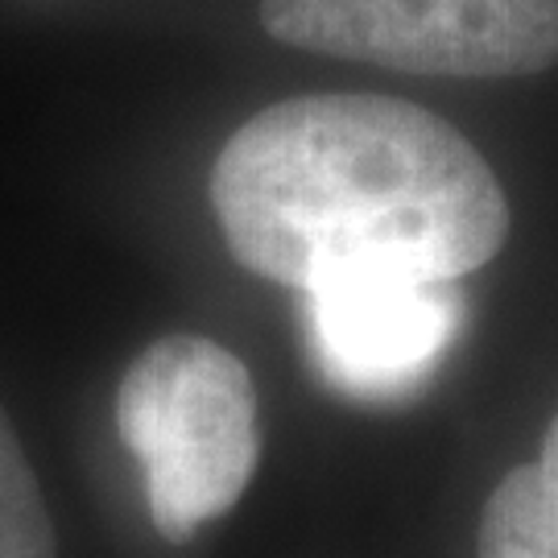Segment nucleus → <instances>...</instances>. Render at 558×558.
I'll return each mask as SVG.
<instances>
[{"mask_svg": "<svg viewBox=\"0 0 558 558\" xmlns=\"http://www.w3.org/2000/svg\"><path fill=\"white\" fill-rule=\"evenodd\" d=\"M207 195L228 253L299 294L343 278L459 281L509 240L505 186L476 145L373 92L260 108L220 149Z\"/></svg>", "mask_w": 558, "mask_h": 558, "instance_id": "nucleus-1", "label": "nucleus"}, {"mask_svg": "<svg viewBox=\"0 0 558 558\" xmlns=\"http://www.w3.org/2000/svg\"><path fill=\"white\" fill-rule=\"evenodd\" d=\"M269 38L327 59L439 80L558 66V0H260Z\"/></svg>", "mask_w": 558, "mask_h": 558, "instance_id": "nucleus-3", "label": "nucleus"}, {"mask_svg": "<svg viewBox=\"0 0 558 558\" xmlns=\"http://www.w3.org/2000/svg\"><path fill=\"white\" fill-rule=\"evenodd\" d=\"M117 430L145 468L158 534L186 542L223 518L257 472V385L216 339L161 336L120 377Z\"/></svg>", "mask_w": 558, "mask_h": 558, "instance_id": "nucleus-2", "label": "nucleus"}, {"mask_svg": "<svg viewBox=\"0 0 558 558\" xmlns=\"http://www.w3.org/2000/svg\"><path fill=\"white\" fill-rule=\"evenodd\" d=\"M476 558H558V414L542 456L505 472L484 500Z\"/></svg>", "mask_w": 558, "mask_h": 558, "instance_id": "nucleus-5", "label": "nucleus"}, {"mask_svg": "<svg viewBox=\"0 0 558 558\" xmlns=\"http://www.w3.org/2000/svg\"><path fill=\"white\" fill-rule=\"evenodd\" d=\"M323 377L348 398L414 393L459 331L456 281L343 278L302 294Z\"/></svg>", "mask_w": 558, "mask_h": 558, "instance_id": "nucleus-4", "label": "nucleus"}, {"mask_svg": "<svg viewBox=\"0 0 558 558\" xmlns=\"http://www.w3.org/2000/svg\"><path fill=\"white\" fill-rule=\"evenodd\" d=\"M0 558H59L54 521L4 405H0Z\"/></svg>", "mask_w": 558, "mask_h": 558, "instance_id": "nucleus-6", "label": "nucleus"}]
</instances>
